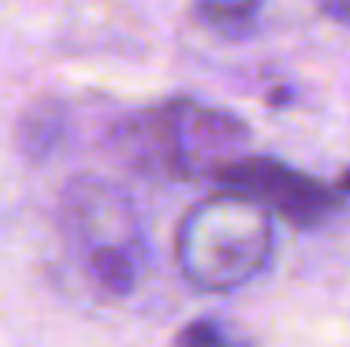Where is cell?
I'll return each mask as SVG.
<instances>
[{
    "label": "cell",
    "instance_id": "obj_3",
    "mask_svg": "<svg viewBox=\"0 0 350 347\" xmlns=\"http://www.w3.org/2000/svg\"><path fill=\"white\" fill-rule=\"evenodd\" d=\"M276 254V224L265 205L235 191H216L190 205L175 228V261L187 284L228 295L269 272Z\"/></svg>",
    "mask_w": 350,
    "mask_h": 347
},
{
    "label": "cell",
    "instance_id": "obj_1",
    "mask_svg": "<svg viewBox=\"0 0 350 347\" xmlns=\"http://www.w3.org/2000/svg\"><path fill=\"white\" fill-rule=\"evenodd\" d=\"M246 142L250 131L239 116L190 97L131 112L112 131V150L135 172L161 179H216L243 157Z\"/></svg>",
    "mask_w": 350,
    "mask_h": 347
},
{
    "label": "cell",
    "instance_id": "obj_8",
    "mask_svg": "<svg viewBox=\"0 0 350 347\" xmlns=\"http://www.w3.org/2000/svg\"><path fill=\"white\" fill-rule=\"evenodd\" d=\"M317 4H321V12L328 15V19L350 27V0H317Z\"/></svg>",
    "mask_w": 350,
    "mask_h": 347
},
{
    "label": "cell",
    "instance_id": "obj_6",
    "mask_svg": "<svg viewBox=\"0 0 350 347\" xmlns=\"http://www.w3.org/2000/svg\"><path fill=\"white\" fill-rule=\"evenodd\" d=\"M265 0H198V15L205 27L224 38H246L261 19Z\"/></svg>",
    "mask_w": 350,
    "mask_h": 347
},
{
    "label": "cell",
    "instance_id": "obj_7",
    "mask_svg": "<svg viewBox=\"0 0 350 347\" xmlns=\"http://www.w3.org/2000/svg\"><path fill=\"white\" fill-rule=\"evenodd\" d=\"M175 347H254L243 333H235L231 325L216 318H198L175 336Z\"/></svg>",
    "mask_w": 350,
    "mask_h": 347
},
{
    "label": "cell",
    "instance_id": "obj_5",
    "mask_svg": "<svg viewBox=\"0 0 350 347\" xmlns=\"http://www.w3.org/2000/svg\"><path fill=\"white\" fill-rule=\"evenodd\" d=\"M64 135H68V109H64L60 101H38V105H30L27 112H23V120H19V150L27 161H49L56 150H60V142H64Z\"/></svg>",
    "mask_w": 350,
    "mask_h": 347
},
{
    "label": "cell",
    "instance_id": "obj_4",
    "mask_svg": "<svg viewBox=\"0 0 350 347\" xmlns=\"http://www.w3.org/2000/svg\"><path fill=\"white\" fill-rule=\"evenodd\" d=\"M224 191H235L254 198L269 213H280L298 228H317L339 213L343 198L336 187L321 183V179L306 176V172L291 168V164L276 161V157H239L235 164L216 176Z\"/></svg>",
    "mask_w": 350,
    "mask_h": 347
},
{
    "label": "cell",
    "instance_id": "obj_2",
    "mask_svg": "<svg viewBox=\"0 0 350 347\" xmlns=\"http://www.w3.org/2000/svg\"><path fill=\"white\" fill-rule=\"evenodd\" d=\"M60 235L75 266L108 299L138 292L149 269V235L123 187L105 176H75L60 194Z\"/></svg>",
    "mask_w": 350,
    "mask_h": 347
}]
</instances>
